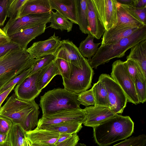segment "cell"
Instances as JSON below:
<instances>
[{"label": "cell", "mask_w": 146, "mask_h": 146, "mask_svg": "<svg viewBox=\"0 0 146 146\" xmlns=\"http://www.w3.org/2000/svg\"><path fill=\"white\" fill-rule=\"evenodd\" d=\"M39 107L35 100L23 101L13 94L0 109V116L10 119L13 124L21 123L34 108Z\"/></svg>", "instance_id": "8992f818"}, {"label": "cell", "mask_w": 146, "mask_h": 146, "mask_svg": "<svg viewBox=\"0 0 146 146\" xmlns=\"http://www.w3.org/2000/svg\"><path fill=\"white\" fill-rule=\"evenodd\" d=\"M31 70L30 68L24 71L16 77L9 82L6 84L0 91V93L5 91L11 87L16 85L22 81L29 76Z\"/></svg>", "instance_id": "ab89813d"}, {"label": "cell", "mask_w": 146, "mask_h": 146, "mask_svg": "<svg viewBox=\"0 0 146 146\" xmlns=\"http://www.w3.org/2000/svg\"><path fill=\"white\" fill-rule=\"evenodd\" d=\"M57 75H60V73L53 60L48 65L46 70L37 83L38 90L41 92L52 79Z\"/></svg>", "instance_id": "f1b7e54d"}, {"label": "cell", "mask_w": 146, "mask_h": 146, "mask_svg": "<svg viewBox=\"0 0 146 146\" xmlns=\"http://www.w3.org/2000/svg\"><path fill=\"white\" fill-rule=\"evenodd\" d=\"M23 146H31L29 141L25 138L24 139Z\"/></svg>", "instance_id": "f5cc1de1"}, {"label": "cell", "mask_w": 146, "mask_h": 146, "mask_svg": "<svg viewBox=\"0 0 146 146\" xmlns=\"http://www.w3.org/2000/svg\"><path fill=\"white\" fill-rule=\"evenodd\" d=\"M13 123L9 119L0 116V133L8 134L10 131Z\"/></svg>", "instance_id": "b9f144b4"}, {"label": "cell", "mask_w": 146, "mask_h": 146, "mask_svg": "<svg viewBox=\"0 0 146 146\" xmlns=\"http://www.w3.org/2000/svg\"><path fill=\"white\" fill-rule=\"evenodd\" d=\"M126 61L127 70L131 77L134 81L137 76L143 77L142 70L138 64L135 61L129 59H127Z\"/></svg>", "instance_id": "74e56055"}, {"label": "cell", "mask_w": 146, "mask_h": 146, "mask_svg": "<svg viewBox=\"0 0 146 146\" xmlns=\"http://www.w3.org/2000/svg\"><path fill=\"white\" fill-rule=\"evenodd\" d=\"M94 96L95 105L109 108L108 94L104 85L98 79L91 88Z\"/></svg>", "instance_id": "83f0119b"}, {"label": "cell", "mask_w": 146, "mask_h": 146, "mask_svg": "<svg viewBox=\"0 0 146 146\" xmlns=\"http://www.w3.org/2000/svg\"><path fill=\"white\" fill-rule=\"evenodd\" d=\"M78 25L82 32L90 33L88 21L87 0H76Z\"/></svg>", "instance_id": "cb8c5ba5"}, {"label": "cell", "mask_w": 146, "mask_h": 146, "mask_svg": "<svg viewBox=\"0 0 146 146\" xmlns=\"http://www.w3.org/2000/svg\"><path fill=\"white\" fill-rule=\"evenodd\" d=\"M79 139L77 133H74L70 138L62 142L55 145L54 146H75Z\"/></svg>", "instance_id": "ee69618b"}, {"label": "cell", "mask_w": 146, "mask_h": 146, "mask_svg": "<svg viewBox=\"0 0 146 146\" xmlns=\"http://www.w3.org/2000/svg\"><path fill=\"white\" fill-rule=\"evenodd\" d=\"M16 85L11 87L3 92L0 93V109L2 104L5 100L8 95L11 92L13 89Z\"/></svg>", "instance_id": "f6af8a7d"}, {"label": "cell", "mask_w": 146, "mask_h": 146, "mask_svg": "<svg viewBox=\"0 0 146 146\" xmlns=\"http://www.w3.org/2000/svg\"><path fill=\"white\" fill-rule=\"evenodd\" d=\"M71 71L69 80L62 79L64 88L76 94L87 90L91 86L94 71L88 59L84 57L82 67L70 63Z\"/></svg>", "instance_id": "5b68a950"}, {"label": "cell", "mask_w": 146, "mask_h": 146, "mask_svg": "<svg viewBox=\"0 0 146 146\" xmlns=\"http://www.w3.org/2000/svg\"><path fill=\"white\" fill-rule=\"evenodd\" d=\"M140 28L130 26L105 31L103 35L101 45L109 44L115 42L129 36Z\"/></svg>", "instance_id": "44dd1931"}, {"label": "cell", "mask_w": 146, "mask_h": 146, "mask_svg": "<svg viewBox=\"0 0 146 146\" xmlns=\"http://www.w3.org/2000/svg\"><path fill=\"white\" fill-rule=\"evenodd\" d=\"M111 76L122 88L128 102L136 105L140 103L134 82L128 72L126 61L119 60L114 62L112 65Z\"/></svg>", "instance_id": "52a82bcc"}, {"label": "cell", "mask_w": 146, "mask_h": 146, "mask_svg": "<svg viewBox=\"0 0 146 146\" xmlns=\"http://www.w3.org/2000/svg\"><path fill=\"white\" fill-rule=\"evenodd\" d=\"M48 65L37 72L28 76L17 84L14 89L15 94L17 98L25 101H32L39 95L41 92L38 90L36 84Z\"/></svg>", "instance_id": "8fae6325"}, {"label": "cell", "mask_w": 146, "mask_h": 146, "mask_svg": "<svg viewBox=\"0 0 146 146\" xmlns=\"http://www.w3.org/2000/svg\"><path fill=\"white\" fill-rule=\"evenodd\" d=\"M26 0H9L7 6V16L9 20L17 18L21 6Z\"/></svg>", "instance_id": "d6a6232c"}, {"label": "cell", "mask_w": 146, "mask_h": 146, "mask_svg": "<svg viewBox=\"0 0 146 146\" xmlns=\"http://www.w3.org/2000/svg\"><path fill=\"white\" fill-rule=\"evenodd\" d=\"M87 7L90 33L99 39L106 31L105 28L100 21L93 0H87Z\"/></svg>", "instance_id": "d6986e66"}, {"label": "cell", "mask_w": 146, "mask_h": 146, "mask_svg": "<svg viewBox=\"0 0 146 146\" xmlns=\"http://www.w3.org/2000/svg\"><path fill=\"white\" fill-rule=\"evenodd\" d=\"M9 0H0V26H3L7 16V6Z\"/></svg>", "instance_id": "7bdbcfd3"}, {"label": "cell", "mask_w": 146, "mask_h": 146, "mask_svg": "<svg viewBox=\"0 0 146 146\" xmlns=\"http://www.w3.org/2000/svg\"><path fill=\"white\" fill-rule=\"evenodd\" d=\"M72 134L68 133H60L55 145L63 141L70 137Z\"/></svg>", "instance_id": "bcb514c9"}, {"label": "cell", "mask_w": 146, "mask_h": 146, "mask_svg": "<svg viewBox=\"0 0 146 146\" xmlns=\"http://www.w3.org/2000/svg\"><path fill=\"white\" fill-rule=\"evenodd\" d=\"M55 58L54 55H50L39 59H36L31 67V70L29 76L33 74L46 66L53 61Z\"/></svg>", "instance_id": "d590c367"}, {"label": "cell", "mask_w": 146, "mask_h": 146, "mask_svg": "<svg viewBox=\"0 0 146 146\" xmlns=\"http://www.w3.org/2000/svg\"><path fill=\"white\" fill-rule=\"evenodd\" d=\"M50 23L49 27L55 29L65 30L68 32L72 29L73 23L57 11L54 12L51 10Z\"/></svg>", "instance_id": "4316f807"}, {"label": "cell", "mask_w": 146, "mask_h": 146, "mask_svg": "<svg viewBox=\"0 0 146 146\" xmlns=\"http://www.w3.org/2000/svg\"><path fill=\"white\" fill-rule=\"evenodd\" d=\"M86 117L83 123L85 126H96L115 116L116 114L108 107L101 106H86L84 109Z\"/></svg>", "instance_id": "5bb4252c"}, {"label": "cell", "mask_w": 146, "mask_h": 146, "mask_svg": "<svg viewBox=\"0 0 146 146\" xmlns=\"http://www.w3.org/2000/svg\"><path fill=\"white\" fill-rule=\"evenodd\" d=\"M46 24L21 30L9 38L11 41L19 45L22 49L26 50L28 44L31 40L44 32Z\"/></svg>", "instance_id": "2e32d148"}, {"label": "cell", "mask_w": 146, "mask_h": 146, "mask_svg": "<svg viewBox=\"0 0 146 146\" xmlns=\"http://www.w3.org/2000/svg\"><path fill=\"white\" fill-rule=\"evenodd\" d=\"M75 146H86V145L84 143H78Z\"/></svg>", "instance_id": "9f6ffc18"}, {"label": "cell", "mask_w": 146, "mask_h": 146, "mask_svg": "<svg viewBox=\"0 0 146 146\" xmlns=\"http://www.w3.org/2000/svg\"><path fill=\"white\" fill-rule=\"evenodd\" d=\"M146 79L143 77L137 76L134 81L135 91L139 103L146 100Z\"/></svg>", "instance_id": "1f68e13d"}, {"label": "cell", "mask_w": 146, "mask_h": 146, "mask_svg": "<svg viewBox=\"0 0 146 146\" xmlns=\"http://www.w3.org/2000/svg\"><path fill=\"white\" fill-rule=\"evenodd\" d=\"M9 38L3 29L0 28V38Z\"/></svg>", "instance_id": "f907efd6"}, {"label": "cell", "mask_w": 146, "mask_h": 146, "mask_svg": "<svg viewBox=\"0 0 146 146\" xmlns=\"http://www.w3.org/2000/svg\"><path fill=\"white\" fill-rule=\"evenodd\" d=\"M49 0H26L19 11L17 18L29 14L51 12Z\"/></svg>", "instance_id": "ffe728a7"}, {"label": "cell", "mask_w": 146, "mask_h": 146, "mask_svg": "<svg viewBox=\"0 0 146 146\" xmlns=\"http://www.w3.org/2000/svg\"><path fill=\"white\" fill-rule=\"evenodd\" d=\"M31 146H54V145L53 146H50L46 145H39V144H31Z\"/></svg>", "instance_id": "11a10c76"}, {"label": "cell", "mask_w": 146, "mask_h": 146, "mask_svg": "<svg viewBox=\"0 0 146 146\" xmlns=\"http://www.w3.org/2000/svg\"><path fill=\"white\" fill-rule=\"evenodd\" d=\"M132 6L138 8H143L146 6V0H133Z\"/></svg>", "instance_id": "7dc6e473"}, {"label": "cell", "mask_w": 146, "mask_h": 146, "mask_svg": "<svg viewBox=\"0 0 146 146\" xmlns=\"http://www.w3.org/2000/svg\"><path fill=\"white\" fill-rule=\"evenodd\" d=\"M93 128L96 143L99 146H108L131 136L133 132L134 123L129 116L117 114Z\"/></svg>", "instance_id": "6da1fadb"}, {"label": "cell", "mask_w": 146, "mask_h": 146, "mask_svg": "<svg viewBox=\"0 0 146 146\" xmlns=\"http://www.w3.org/2000/svg\"><path fill=\"white\" fill-rule=\"evenodd\" d=\"M60 133L43 129H35L26 132L25 137L31 144L55 145Z\"/></svg>", "instance_id": "e0dca14e"}, {"label": "cell", "mask_w": 146, "mask_h": 146, "mask_svg": "<svg viewBox=\"0 0 146 146\" xmlns=\"http://www.w3.org/2000/svg\"><path fill=\"white\" fill-rule=\"evenodd\" d=\"M126 59H131L137 62L146 78V39L136 44L130 48V51Z\"/></svg>", "instance_id": "603a6c76"}, {"label": "cell", "mask_w": 146, "mask_h": 146, "mask_svg": "<svg viewBox=\"0 0 146 146\" xmlns=\"http://www.w3.org/2000/svg\"><path fill=\"white\" fill-rule=\"evenodd\" d=\"M35 59L22 49L0 58V91L8 83L30 68Z\"/></svg>", "instance_id": "3957f363"}, {"label": "cell", "mask_w": 146, "mask_h": 146, "mask_svg": "<svg viewBox=\"0 0 146 146\" xmlns=\"http://www.w3.org/2000/svg\"><path fill=\"white\" fill-rule=\"evenodd\" d=\"M119 3L128 5H132L133 0H117Z\"/></svg>", "instance_id": "681fc988"}, {"label": "cell", "mask_w": 146, "mask_h": 146, "mask_svg": "<svg viewBox=\"0 0 146 146\" xmlns=\"http://www.w3.org/2000/svg\"><path fill=\"white\" fill-rule=\"evenodd\" d=\"M82 123L74 122H64L44 126L40 128L59 133H77L82 127Z\"/></svg>", "instance_id": "484cf974"}, {"label": "cell", "mask_w": 146, "mask_h": 146, "mask_svg": "<svg viewBox=\"0 0 146 146\" xmlns=\"http://www.w3.org/2000/svg\"><path fill=\"white\" fill-rule=\"evenodd\" d=\"M53 61L58 68L62 79L69 80L71 68L70 63L62 58H55Z\"/></svg>", "instance_id": "836d02e7"}, {"label": "cell", "mask_w": 146, "mask_h": 146, "mask_svg": "<svg viewBox=\"0 0 146 146\" xmlns=\"http://www.w3.org/2000/svg\"><path fill=\"white\" fill-rule=\"evenodd\" d=\"M8 134H4L0 133V144L7 141Z\"/></svg>", "instance_id": "c3c4849f"}, {"label": "cell", "mask_w": 146, "mask_h": 146, "mask_svg": "<svg viewBox=\"0 0 146 146\" xmlns=\"http://www.w3.org/2000/svg\"><path fill=\"white\" fill-rule=\"evenodd\" d=\"M39 107L34 108L28 114L25 119L20 125L26 132L32 130L37 126L40 111Z\"/></svg>", "instance_id": "4dcf8cb0"}, {"label": "cell", "mask_w": 146, "mask_h": 146, "mask_svg": "<svg viewBox=\"0 0 146 146\" xmlns=\"http://www.w3.org/2000/svg\"><path fill=\"white\" fill-rule=\"evenodd\" d=\"M130 26L141 28L146 26V25L133 16L121 7L119 3L117 11V22L115 26L110 29Z\"/></svg>", "instance_id": "7402d4cb"}, {"label": "cell", "mask_w": 146, "mask_h": 146, "mask_svg": "<svg viewBox=\"0 0 146 146\" xmlns=\"http://www.w3.org/2000/svg\"><path fill=\"white\" fill-rule=\"evenodd\" d=\"M51 9H54L71 21L78 25L76 0H49Z\"/></svg>", "instance_id": "ac0fdd59"}, {"label": "cell", "mask_w": 146, "mask_h": 146, "mask_svg": "<svg viewBox=\"0 0 146 146\" xmlns=\"http://www.w3.org/2000/svg\"><path fill=\"white\" fill-rule=\"evenodd\" d=\"M99 19L106 31L116 25L119 3L117 0H93Z\"/></svg>", "instance_id": "7c38bea8"}, {"label": "cell", "mask_w": 146, "mask_h": 146, "mask_svg": "<svg viewBox=\"0 0 146 146\" xmlns=\"http://www.w3.org/2000/svg\"><path fill=\"white\" fill-rule=\"evenodd\" d=\"M62 43L54 56L62 59L81 68L84 57L80 52L78 48L69 39L62 40Z\"/></svg>", "instance_id": "9a60e30c"}, {"label": "cell", "mask_w": 146, "mask_h": 146, "mask_svg": "<svg viewBox=\"0 0 146 146\" xmlns=\"http://www.w3.org/2000/svg\"><path fill=\"white\" fill-rule=\"evenodd\" d=\"M26 133L19 124H13L8 133L7 142L11 146H23Z\"/></svg>", "instance_id": "f546056e"}, {"label": "cell", "mask_w": 146, "mask_h": 146, "mask_svg": "<svg viewBox=\"0 0 146 146\" xmlns=\"http://www.w3.org/2000/svg\"><path fill=\"white\" fill-rule=\"evenodd\" d=\"M145 39H146V26L115 42L101 45L94 56L88 61L89 64L92 68L96 69L113 58L122 57L128 50Z\"/></svg>", "instance_id": "7a4b0ae2"}, {"label": "cell", "mask_w": 146, "mask_h": 146, "mask_svg": "<svg viewBox=\"0 0 146 146\" xmlns=\"http://www.w3.org/2000/svg\"><path fill=\"white\" fill-rule=\"evenodd\" d=\"M95 38L90 33L80 43L78 49L82 56L90 61L97 52L101 42L95 43Z\"/></svg>", "instance_id": "d4e9b609"}, {"label": "cell", "mask_w": 146, "mask_h": 146, "mask_svg": "<svg viewBox=\"0 0 146 146\" xmlns=\"http://www.w3.org/2000/svg\"><path fill=\"white\" fill-rule=\"evenodd\" d=\"M78 100L80 104L86 107L95 105V98L91 88L78 94Z\"/></svg>", "instance_id": "f35d334b"}, {"label": "cell", "mask_w": 146, "mask_h": 146, "mask_svg": "<svg viewBox=\"0 0 146 146\" xmlns=\"http://www.w3.org/2000/svg\"><path fill=\"white\" fill-rule=\"evenodd\" d=\"M60 38L53 35L44 40L34 42L27 51L34 58L38 59L45 56L52 55L54 56L62 43Z\"/></svg>", "instance_id": "4fadbf2b"}, {"label": "cell", "mask_w": 146, "mask_h": 146, "mask_svg": "<svg viewBox=\"0 0 146 146\" xmlns=\"http://www.w3.org/2000/svg\"><path fill=\"white\" fill-rule=\"evenodd\" d=\"M78 95L64 88H54L48 91L40 96L39 106L42 116L65 110L80 108V103L78 100Z\"/></svg>", "instance_id": "277c9868"}, {"label": "cell", "mask_w": 146, "mask_h": 146, "mask_svg": "<svg viewBox=\"0 0 146 146\" xmlns=\"http://www.w3.org/2000/svg\"><path fill=\"white\" fill-rule=\"evenodd\" d=\"M98 79L102 82L106 89L109 108L116 114L122 113L127 102L122 88L109 74H102L100 76Z\"/></svg>", "instance_id": "ba28073f"}, {"label": "cell", "mask_w": 146, "mask_h": 146, "mask_svg": "<svg viewBox=\"0 0 146 146\" xmlns=\"http://www.w3.org/2000/svg\"><path fill=\"white\" fill-rule=\"evenodd\" d=\"M120 5L130 14L146 25V6L138 8L132 5H128L119 3Z\"/></svg>", "instance_id": "e575fe53"}, {"label": "cell", "mask_w": 146, "mask_h": 146, "mask_svg": "<svg viewBox=\"0 0 146 146\" xmlns=\"http://www.w3.org/2000/svg\"><path fill=\"white\" fill-rule=\"evenodd\" d=\"M10 40L9 38H0V45L6 42H7Z\"/></svg>", "instance_id": "816d5d0a"}, {"label": "cell", "mask_w": 146, "mask_h": 146, "mask_svg": "<svg viewBox=\"0 0 146 146\" xmlns=\"http://www.w3.org/2000/svg\"><path fill=\"white\" fill-rule=\"evenodd\" d=\"M51 15V12L29 14L14 20H9L3 30L9 37L21 30L50 23Z\"/></svg>", "instance_id": "9c48e42d"}, {"label": "cell", "mask_w": 146, "mask_h": 146, "mask_svg": "<svg viewBox=\"0 0 146 146\" xmlns=\"http://www.w3.org/2000/svg\"><path fill=\"white\" fill-rule=\"evenodd\" d=\"M0 146H11L8 142L7 141L0 144Z\"/></svg>", "instance_id": "db71d44e"}, {"label": "cell", "mask_w": 146, "mask_h": 146, "mask_svg": "<svg viewBox=\"0 0 146 146\" xmlns=\"http://www.w3.org/2000/svg\"><path fill=\"white\" fill-rule=\"evenodd\" d=\"M146 135L141 134L133 136L113 146H146Z\"/></svg>", "instance_id": "8d00e7d4"}, {"label": "cell", "mask_w": 146, "mask_h": 146, "mask_svg": "<svg viewBox=\"0 0 146 146\" xmlns=\"http://www.w3.org/2000/svg\"><path fill=\"white\" fill-rule=\"evenodd\" d=\"M86 115L83 109H68L53 114L42 116L38 121L37 128L59 123L74 122L82 124L85 121Z\"/></svg>", "instance_id": "30bf717a"}, {"label": "cell", "mask_w": 146, "mask_h": 146, "mask_svg": "<svg viewBox=\"0 0 146 146\" xmlns=\"http://www.w3.org/2000/svg\"><path fill=\"white\" fill-rule=\"evenodd\" d=\"M21 49L19 45L10 40L0 45V58L11 52Z\"/></svg>", "instance_id": "60d3db41"}]
</instances>
